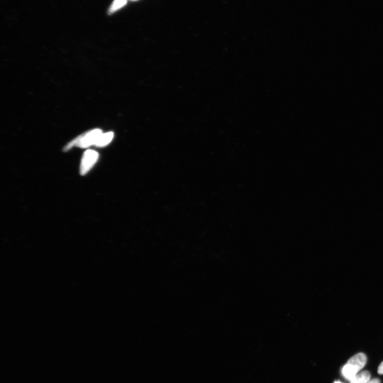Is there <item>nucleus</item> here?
<instances>
[{
  "label": "nucleus",
  "mask_w": 383,
  "mask_h": 383,
  "mask_svg": "<svg viewBox=\"0 0 383 383\" xmlns=\"http://www.w3.org/2000/svg\"><path fill=\"white\" fill-rule=\"evenodd\" d=\"M367 363V357L363 353L351 358L343 369V374L347 380L351 381Z\"/></svg>",
  "instance_id": "nucleus-1"
},
{
  "label": "nucleus",
  "mask_w": 383,
  "mask_h": 383,
  "mask_svg": "<svg viewBox=\"0 0 383 383\" xmlns=\"http://www.w3.org/2000/svg\"><path fill=\"white\" fill-rule=\"evenodd\" d=\"M102 134L101 129H93L73 140L66 145L64 150L68 151L74 146L81 148H87L92 145H96L98 140Z\"/></svg>",
  "instance_id": "nucleus-2"
},
{
  "label": "nucleus",
  "mask_w": 383,
  "mask_h": 383,
  "mask_svg": "<svg viewBox=\"0 0 383 383\" xmlns=\"http://www.w3.org/2000/svg\"><path fill=\"white\" fill-rule=\"evenodd\" d=\"M99 158V153L96 151L87 150L82 156L81 167L80 173L81 175H86L94 165L97 162Z\"/></svg>",
  "instance_id": "nucleus-3"
},
{
  "label": "nucleus",
  "mask_w": 383,
  "mask_h": 383,
  "mask_svg": "<svg viewBox=\"0 0 383 383\" xmlns=\"http://www.w3.org/2000/svg\"><path fill=\"white\" fill-rule=\"evenodd\" d=\"M114 133L108 132L102 134L97 141L96 146L97 147H104L109 144L114 138Z\"/></svg>",
  "instance_id": "nucleus-4"
},
{
  "label": "nucleus",
  "mask_w": 383,
  "mask_h": 383,
  "mask_svg": "<svg viewBox=\"0 0 383 383\" xmlns=\"http://www.w3.org/2000/svg\"><path fill=\"white\" fill-rule=\"evenodd\" d=\"M370 374L368 371L358 373L350 382L351 383H368L370 381Z\"/></svg>",
  "instance_id": "nucleus-5"
},
{
  "label": "nucleus",
  "mask_w": 383,
  "mask_h": 383,
  "mask_svg": "<svg viewBox=\"0 0 383 383\" xmlns=\"http://www.w3.org/2000/svg\"><path fill=\"white\" fill-rule=\"evenodd\" d=\"M126 2L127 0H114L109 9V13L110 14L114 13L117 10L122 7L123 5H125Z\"/></svg>",
  "instance_id": "nucleus-6"
},
{
  "label": "nucleus",
  "mask_w": 383,
  "mask_h": 383,
  "mask_svg": "<svg viewBox=\"0 0 383 383\" xmlns=\"http://www.w3.org/2000/svg\"><path fill=\"white\" fill-rule=\"evenodd\" d=\"M378 373L381 375H383V362L380 365L378 369Z\"/></svg>",
  "instance_id": "nucleus-7"
},
{
  "label": "nucleus",
  "mask_w": 383,
  "mask_h": 383,
  "mask_svg": "<svg viewBox=\"0 0 383 383\" xmlns=\"http://www.w3.org/2000/svg\"><path fill=\"white\" fill-rule=\"evenodd\" d=\"M368 383H380V381L378 379H375L369 381Z\"/></svg>",
  "instance_id": "nucleus-8"
},
{
  "label": "nucleus",
  "mask_w": 383,
  "mask_h": 383,
  "mask_svg": "<svg viewBox=\"0 0 383 383\" xmlns=\"http://www.w3.org/2000/svg\"><path fill=\"white\" fill-rule=\"evenodd\" d=\"M334 383H343L340 382H335Z\"/></svg>",
  "instance_id": "nucleus-9"
}]
</instances>
